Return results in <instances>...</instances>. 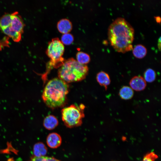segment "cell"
Returning a JSON list of instances; mask_svg holds the SVG:
<instances>
[{
  "label": "cell",
  "mask_w": 161,
  "mask_h": 161,
  "mask_svg": "<svg viewBox=\"0 0 161 161\" xmlns=\"http://www.w3.org/2000/svg\"><path fill=\"white\" fill-rule=\"evenodd\" d=\"M108 34L111 45L117 52L125 53L132 49L134 30L123 18H118L110 24Z\"/></svg>",
  "instance_id": "6da1fadb"
},
{
  "label": "cell",
  "mask_w": 161,
  "mask_h": 161,
  "mask_svg": "<svg viewBox=\"0 0 161 161\" xmlns=\"http://www.w3.org/2000/svg\"><path fill=\"white\" fill-rule=\"evenodd\" d=\"M69 90L68 83L59 78H54L49 81L45 86L42 99L51 109L61 107L66 104Z\"/></svg>",
  "instance_id": "7a4b0ae2"
},
{
  "label": "cell",
  "mask_w": 161,
  "mask_h": 161,
  "mask_svg": "<svg viewBox=\"0 0 161 161\" xmlns=\"http://www.w3.org/2000/svg\"><path fill=\"white\" fill-rule=\"evenodd\" d=\"M86 65L79 63L73 58L65 60L58 71L59 78L68 83L83 80L88 72Z\"/></svg>",
  "instance_id": "3957f363"
},
{
  "label": "cell",
  "mask_w": 161,
  "mask_h": 161,
  "mask_svg": "<svg viewBox=\"0 0 161 161\" xmlns=\"http://www.w3.org/2000/svg\"><path fill=\"white\" fill-rule=\"evenodd\" d=\"M64 51V45L58 38L52 39L48 44L46 54L50 60L47 66V71L42 75V79L47 80V76L51 69L60 67L65 61L62 56Z\"/></svg>",
  "instance_id": "277c9868"
},
{
  "label": "cell",
  "mask_w": 161,
  "mask_h": 161,
  "mask_svg": "<svg viewBox=\"0 0 161 161\" xmlns=\"http://www.w3.org/2000/svg\"><path fill=\"white\" fill-rule=\"evenodd\" d=\"M85 106L72 104L63 108L61 111L62 119L65 125L72 128L80 126L84 117Z\"/></svg>",
  "instance_id": "5b68a950"
},
{
  "label": "cell",
  "mask_w": 161,
  "mask_h": 161,
  "mask_svg": "<svg viewBox=\"0 0 161 161\" xmlns=\"http://www.w3.org/2000/svg\"><path fill=\"white\" fill-rule=\"evenodd\" d=\"M24 26L21 17L18 12H15L11 13V21L10 25L1 30L14 41L18 42L21 39Z\"/></svg>",
  "instance_id": "8992f818"
},
{
  "label": "cell",
  "mask_w": 161,
  "mask_h": 161,
  "mask_svg": "<svg viewBox=\"0 0 161 161\" xmlns=\"http://www.w3.org/2000/svg\"><path fill=\"white\" fill-rule=\"evenodd\" d=\"M130 87L136 91L143 90L146 86V83L144 78L140 76H135L130 80Z\"/></svg>",
  "instance_id": "52a82bcc"
},
{
  "label": "cell",
  "mask_w": 161,
  "mask_h": 161,
  "mask_svg": "<svg viewBox=\"0 0 161 161\" xmlns=\"http://www.w3.org/2000/svg\"><path fill=\"white\" fill-rule=\"evenodd\" d=\"M46 142L47 145L50 148H55L61 145L62 139L58 134L53 132L50 133L48 135Z\"/></svg>",
  "instance_id": "ba28073f"
},
{
  "label": "cell",
  "mask_w": 161,
  "mask_h": 161,
  "mask_svg": "<svg viewBox=\"0 0 161 161\" xmlns=\"http://www.w3.org/2000/svg\"><path fill=\"white\" fill-rule=\"evenodd\" d=\"M57 28L58 31L61 33H68L72 29V23L68 19L63 18L58 22Z\"/></svg>",
  "instance_id": "9c48e42d"
},
{
  "label": "cell",
  "mask_w": 161,
  "mask_h": 161,
  "mask_svg": "<svg viewBox=\"0 0 161 161\" xmlns=\"http://www.w3.org/2000/svg\"><path fill=\"white\" fill-rule=\"evenodd\" d=\"M58 124L57 118L54 116L49 115L46 116L43 121V125L47 129L51 130L54 129Z\"/></svg>",
  "instance_id": "30bf717a"
},
{
  "label": "cell",
  "mask_w": 161,
  "mask_h": 161,
  "mask_svg": "<svg viewBox=\"0 0 161 161\" xmlns=\"http://www.w3.org/2000/svg\"><path fill=\"white\" fill-rule=\"evenodd\" d=\"M96 79L99 84L106 89L110 83L111 80L109 75L103 71L99 72L97 75Z\"/></svg>",
  "instance_id": "8fae6325"
},
{
  "label": "cell",
  "mask_w": 161,
  "mask_h": 161,
  "mask_svg": "<svg viewBox=\"0 0 161 161\" xmlns=\"http://www.w3.org/2000/svg\"><path fill=\"white\" fill-rule=\"evenodd\" d=\"M47 149L45 145L41 142L35 144L33 148L34 156L37 157H44L47 153Z\"/></svg>",
  "instance_id": "7c38bea8"
},
{
  "label": "cell",
  "mask_w": 161,
  "mask_h": 161,
  "mask_svg": "<svg viewBox=\"0 0 161 161\" xmlns=\"http://www.w3.org/2000/svg\"><path fill=\"white\" fill-rule=\"evenodd\" d=\"M119 94L122 99L125 100H129L133 97L134 91L130 87L124 86L121 88Z\"/></svg>",
  "instance_id": "4fadbf2b"
},
{
  "label": "cell",
  "mask_w": 161,
  "mask_h": 161,
  "mask_svg": "<svg viewBox=\"0 0 161 161\" xmlns=\"http://www.w3.org/2000/svg\"><path fill=\"white\" fill-rule=\"evenodd\" d=\"M132 49L134 55L138 58H142L144 57L147 52L146 47L141 44L136 45Z\"/></svg>",
  "instance_id": "5bb4252c"
},
{
  "label": "cell",
  "mask_w": 161,
  "mask_h": 161,
  "mask_svg": "<svg viewBox=\"0 0 161 161\" xmlns=\"http://www.w3.org/2000/svg\"><path fill=\"white\" fill-rule=\"evenodd\" d=\"M76 61L80 64L86 65L90 61V58L88 54L82 51H79L76 54Z\"/></svg>",
  "instance_id": "9a60e30c"
},
{
  "label": "cell",
  "mask_w": 161,
  "mask_h": 161,
  "mask_svg": "<svg viewBox=\"0 0 161 161\" xmlns=\"http://www.w3.org/2000/svg\"><path fill=\"white\" fill-rule=\"evenodd\" d=\"M11 21V13H7L0 18V29L1 30L8 27Z\"/></svg>",
  "instance_id": "2e32d148"
},
{
  "label": "cell",
  "mask_w": 161,
  "mask_h": 161,
  "mask_svg": "<svg viewBox=\"0 0 161 161\" xmlns=\"http://www.w3.org/2000/svg\"><path fill=\"white\" fill-rule=\"evenodd\" d=\"M144 79L145 81L151 83L155 79L156 73L154 70L149 68L146 69L144 72Z\"/></svg>",
  "instance_id": "e0dca14e"
},
{
  "label": "cell",
  "mask_w": 161,
  "mask_h": 161,
  "mask_svg": "<svg viewBox=\"0 0 161 161\" xmlns=\"http://www.w3.org/2000/svg\"><path fill=\"white\" fill-rule=\"evenodd\" d=\"M74 37L71 34L68 33L63 34L61 37V41L64 45H69L74 41Z\"/></svg>",
  "instance_id": "ac0fdd59"
},
{
  "label": "cell",
  "mask_w": 161,
  "mask_h": 161,
  "mask_svg": "<svg viewBox=\"0 0 161 161\" xmlns=\"http://www.w3.org/2000/svg\"><path fill=\"white\" fill-rule=\"evenodd\" d=\"M158 158V156L155 153L151 152L145 155L141 161H155Z\"/></svg>",
  "instance_id": "d6986e66"
},
{
  "label": "cell",
  "mask_w": 161,
  "mask_h": 161,
  "mask_svg": "<svg viewBox=\"0 0 161 161\" xmlns=\"http://www.w3.org/2000/svg\"><path fill=\"white\" fill-rule=\"evenodd\" d=\"M42 161H60L52 157H44Z\"/></svg>",
  "instance_id": "ffe728a7"
},
{
  "label": "cell",
  "mask_w": 161,
  "mask_h": 161,
  "mask_svg": "<svg viewBox=\"0 0 161 161\" xmlns=\"http://www.w3.org/2000/svg\"><path fill=\"white\" fill-rule=\"evenodd\" d=\"M44 157H37L33 156L31 158L30 161H42Z\"/></svg>",
  "instance_id": "44dd1931"
},
{
  "label": "cell",
  "mask_w": 161,
  "mask_h": 161,
  "mask_svg": "<svg viewBox=\"0 0 161 161\" xmlns=\"http://www.w3.org/2000/svg\"><path fill=\"white\" fill-rule=\"evenodd\" d=\"M161 37H160L158 39V47L160 50L161 49Z\"/></svg>",
  "instance_id": "7402d4cb"
},
{
  "label": "cell",
  "mask_w": 161,
  "mask_h": 161,
  "mask_svg": "<svg viewBox=\"0 0 161 161\" xmlns=\"http://www.w3.org/2000/svg\"><path fill=\"white\" fill-rule=\"evenodd\" d=\"M155 18L156 21L157 23H160L161 21V18L160 16H156L155 17Z\"/></svg>",
  "instance_id": "603a6c76"
},
{
  "label": "cell",
  "mask_w": 161,
  "mask_h": 161,
  "mask_svg": "<svg viewBox=\"0 0 161 161\" xmlns=\"http://www.w3.org/2000/svg\"><path fill=\"white\" fill-rule=\"evenodd\" d=\"M9 161H14V160H11V159H10V160H9Z\"/></svg>",
  "instance_id": "cb8c5ba5"
}]
</instances>
